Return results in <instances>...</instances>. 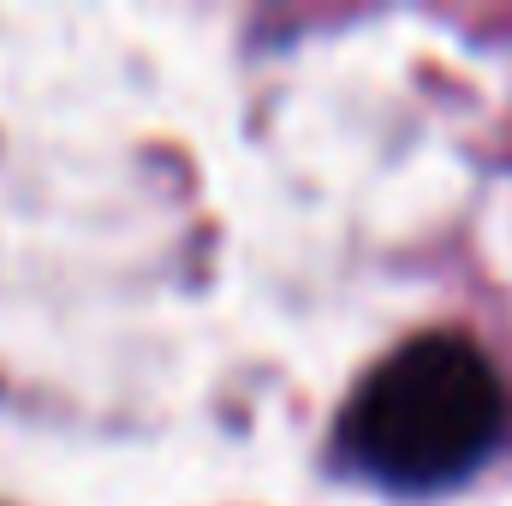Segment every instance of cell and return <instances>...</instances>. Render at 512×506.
<instances>
[{
    "mask_svg": "<svg viewBox=\"0 0 512 506\" xmlns=\"http://www.w3.org/2000/svg\"><path fill=\"white\" fill-rule=\"evenodd\" d=\"M501 435V381L465 334H417L346 405V453L393 489L471 477Z\"/></svg>",
    "mask_w": 512,
    "mask_h": 506,
    "instance_id": "6da1fadb",
    "label": "cell"
}]
</instances>
